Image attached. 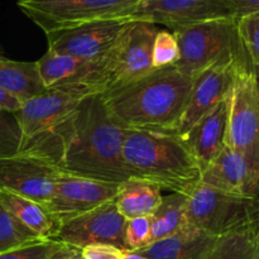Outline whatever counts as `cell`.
<instances>
[{
  "mask_svg": "<svg viewBox=\"0 0 259 259\" xmlns=\"http://www.w3.org/2000/svg\"><path fill=\"white\" fill-rule=\"evenodd\" d=\"M124 133L106 110L101 94H95L56 125L23 139L18 154L76 176L121 184L132 179L123 158Z\"/></svg>",
  "mask_w": 259,
  "mask_h": 259,
  "instance_id": "cell-1",
  "label": "cell"
},
{
  "mask_svg": "<svg viewBox=\"0 0 259 259\" xmlns=\"http://www.w3.org/2000/svg\"><path fill=\"white\" fill-rule=\"evenodd\" d=\"M194 78L176 66L154 68L137 81L101 94L111 118L124 129L176 132Z\"/></svg>",
  "mask_w": 259,
  "mask_h": 259,
  "instance_id": "cell-2",
  "label": "cell"
},
{
  "mask_svg": "<svg viewBox=\"0 0 259 259\" xmlns=\"http://www.w3.org/2000/svg\"><path fill=\"white\" fill-rule=\"evenodd\" d=\"M123 158L132 179H142L174 194L189 195L201 182V169L177 134L125 129Z\"/></svg>",
  "mask_w": 259,
  "mask_h": 259,
  "instance_id": "cell-3",
  "label": "cell"
},
{
  "mask_svg": "<svg viewBox=\"0 0 259 259\" xmlns=\"http://www.w3.org/2000/svg\"><path fill=\"white\" fill-rule=\"evenodd\" d=\"M235 22V18H222L172 30L180 50L175 66L192 78L222 61H238L253 70L240 51Z\"/></svg>",
  "mask_w": 259,
  "mask_h": 259,
  "instance_id": "cell-4",
  "label": "cell"
},
{
  "mask_svg": "<svg viewBox=\"0 0 259 259\" xmlns=\"http://www.w3.org/2000/svg\"><path fill=\"white\" fill-rule=\"evenodd\" d=\"M158 27L148 22H126L110 50L99 61L96 83L101 94L120 88L148 75L152 65V47Z\"/></svg>",
  "mask_w": 259,
  "mask_h": 259,
  "instance_id": "cell-5",
  "label": "cell"
},
{
  "mask_svg": "<svg viewBox=\"0 0 259 259\" xmlns=\"http://www.w3.org/2000/svg\"><path fill=\"white\" fill-rule=\"evenodd\" d=\"M225 144L259 171L258 72L243 63L235 66L227 96Z\"/></svg>",
  "mask_w": 259,
  "mask_h": 259,
  "instance_id": "cell-6",
  "label": "cell"
},
{
  "mask_svg": "<svg viewBox=\"0 0 259 259\" xmlns=\"http://www.w3.org/2000/svg\"><path fill=\"white\" fill-rule=\"evenodd\" d=\"M258 199L233 196L200 182L186 196V222L219 237L259 222Z\"/></svg>",
  "mask_w": 259,
  "mask_h": 259,
  "instance_id": "cell-7",
  "label": "cell"
},
{
  "mask_svg": "<svg viewBox=\"0 0 259 259\" xmlns=\"http://www.w3.org/2000/svg\"><path fill=\"white\" fill-rule=\"evenodd\" d=\"M138 0H18L19 9L45 33L116 19Z\"/></svg>",
  "mask_w": 259,
  "mask_h": 259,
  "instance_id": "cell-8",
  "label": "cell"
},
{
  "mask_svg": "<svg viewBox=\"0 0 259 259\" xmlns=\"http://www.w3.org/2000/svg\"><path fill=\"white\" fill-rule=\"evenodd\" d=\"M95 94L101 93L82 82H66L46 88L45 91L22 103L15 113L23 139L56 125L67 118L83 99Z\"/></svg>",
  "mask_w": 259,
  "mask_h": 259,
  "instance_id": "cell-9",
  "label": "cell"
},
{
  "mask_svg": "<svg viewBox=\"0 0 259 259\" xmlns=\"http://www.w3.org/2000/svg\"><path fill=\"white\" fill-rule=\"evenodd\" d=\"M222 18H233L222 0H138L116 19L162 24L174 30Z\"/></svg>",
  "mask_w": 259,
  "mask_h": 259,
  "instance_id": "cell-10",
  "label": "cell"
},
{
  "mask_svg": "<svg viewBox=\"0 0 259 259\" xmlns=\"http://www.w3.org/2000/svg\"><path fill=\"white\" fill-rule=\"evenodd\" d=\"M125 223L126 219L119 214L114 201H109L82 214L60 220L55 239L77 249L94 244H110L125 252Z\"/></svg>",
  "mask_w": 259,
  "mask_h": 259,
  "instance_id": "cell-11",
  "label": "cell"
},
{
  "mask_svg": "<svg viewBox=\"0 0 259 259\" xmlns=\"http://www.w3.org/2000/svg\"><path fill=\"white\" fill-rule=\"evenodd\" d=\"M125 23L120 19H104L47 32V51L80 60L100 61L114 45Z\"/></svg>",
  "mask_w": 259,
  "mask_h": 259,
  "instance_id": "cell-12",
  "label": "cell"
},
{
  "mask_svg": "<svg viewBox=\"0 0 259 259\" xmlns=\"http://www.w3.org/2000/svg\"><path fill=\"white\" fill-rule=\"evenodd\" d=\"M118 189L119 184L76 176L58 169L55 192L45 207L58 220H62L114 201Z\"/></svg>",
  "mask_w": 259,
  "mask_h": 259,
  "instance_id": "cell-13",
  "label": "cell"
},
{
  "mask_svg": "<svg viewBox=\"0 0 259 259\" xmlns=\"http://www.w3.org/2000/svg\"><path fill=\"white\" fill-rule=\"evenodd\" d=\"M58 169L25 154L0 159V190L14 192L45 206L55 192Z\"/></svg>",
  "mask_w": 259,
  "mask_h": 259,
  "instance_id": "cell-14",
  "label": "cell"
},
{
  "mask_svg": "<svg viewBox=\"0 0 259 259\" xmlns=\"http://www.w3.org/2000/svg\"><path fill=\"white\" fill-rule=\"evenodd\" d=\"M238 61L217 62L194 78L186 105L177 123L176 132L184 137L200 119L223 101L229 91ZM248 67V66H247Z\"/></svg>",
  "mask_w": 259,
  "mask_h": 259,
  "instance_id": "cell-15",
  "label": "cell"
},
{
  "mask_svg": "<svg viewBox=\"0 0 259 259\" xmlns=\"http://www.w3.org/2000/svg\"><path fill=\"white\" fill-rule=\"evenodd\" d=\"M201 184L233 196L258 199L259 171L247 159L224 144L217 158L205 168Z\"/></svg>",
  "mask_w": 259,
  "mask_h": 259,
  "instance_id": "cell-16",
  "label": "cell"
},
{
  "mask_svg": "<svg viewBox=\"0 0 259 259\" xmlns=\"http://www.w3.org/2000/svg\"><path fill=\"white\" fill-rule=\"evenodd\" d=\"M227 100L202 116L184 137H180L196 159L201 172L217 158L225 144Z\"/></svg>",
  "mask_w": 259,
  "mask_h": 259,
  "instance_id": "cell-17",
  "label": "cell"
},
{
  "mask_svg": "<svg viewBox=\"0 0 259 259\" xmlns=\"http://www.w3.org/2000/svg\"><path fill=\"white\" fill-rule=\"evenodd\" d=\"M35 65L45 88L66 82H82L100 91L96 83L99 61L80 60L47 51L39 60L35 61Z\"/></svg>",
  "mask_w": 259,
  "mask_h": 259,
  "instance_id": "cell-18",
  "label": "cell"
},
{
  "mask_svg": "<svg viewBox=\"0 0 259 259\" xmlns=\"http://www.w3.org/2000/svg\"><path fill=\"white\" fill-rule=\"evenodd\" d=\"M0 202L8 212L38 238L55 239L60 220L42 204L5 190H0Z\"/></svg>",
  "mask_w": 259,
  "mask_h": 259,
  "instance_id": "cell-19",
  "label": "cell"
},
{
  "mask_svg": "<svg viewBox=\"0 0 259 259\" xmlns=\"http://www.w3.org/2000/svg\"><path fill=\"white\" fill-rule=\"evenodd\" d=\"M211 238L214 237L186 223L175 234L151 243L136 253L147 259H196Z\"/></svg>",
  "mask_w": 259,
  "mask_h": 259,
  "instance_id": "cell-20",
  "label": "cell"
},
{
  "mask_svg": "<svg viewBox=\"0 0 259 259\" xmlns=\"http://www.w3.org/2000/svg\"><path fill=\"white\" fill-rule=\"evenodd\" d=\"M196 259H259L258 223L211 238Z\"/></svg>",
  "mask_w": 259,
  "mask_h": 259,
  "instance_id": "cell-21",
  "label": "cell"
},
{
  "mask_svg": "<svg viewBox=\"0 0 259 259\" xmlns=\"http://www.w3.org/2000/svg\"><path fill=\"white\" fill-rule=\"evenodd\" d=\"M162 189L142 179H129L119 184L114 199L116 210L126 220L151 217L162 201Z\"/></svg>",
  "mask_w": 259,
  "mask_h": 259,
  "instance_id": "cell-22",
  "label": "cell"
},
{
  "mask_svg": "<svg viewBox=\"0 0 259 259\" xmlns=\"http://www.w3.org/2000/svg\"><path fill=\"white\" fill-rule=\"evenodd\" d=\"M0 88L20 103L46 90L35 62H23L0 56Z\"/></svg>",
  "mask_w": 259,
  "mask_h": 259,
  "instance_id": "cell-23",
  "label": "cell"
},
{
  "mask_svg": "<svg viewBox=\"0 0 259 259\" xmlns=\"http://www.w3.org/2000/svg\"><path fill=\"white\" fill-rule=\"evenodd\" d=\"M186 195L174 194L162 197L151 215V243L175 234L186 224Z\"/></svg>",
  "mask_w": 259,
  "mask_h": 259,
  "instance_id": "cell-24",
  "label": "cell"
},
{
  "mask_svg": "<svg viewBox=\"0 0 259 259\" xmlns=\"http://www.w3.org/2000/svg\"><path fill=\"white\" fill-rule=\"evenodd\" d=\"M238 42L245 62L258 72L259 65V13L237 18Z\"/></svg>",
  "mask_w": 259,
  "mask_h": 259,
  "instance_id": "cell-25",
  "label": "cell"
},
{
  "mask_svg": "<svg viewBox=\"0 0 259 259\" xmlns=\"http://www.w3.org/2000/svg\"><path fill=\"white\" fill-rule=\"evenodd\" d=\"M40 239L20 224L0 202V254Z\"/></svg>",
  "mask_w": 259,
  "mask_h": 259,
  "instance_id": "cell-26",
  "label": "cell"
},
{
  "mask_svg": "<svg viewBox=\"0 0 259 259\" xmlns=\"http://www.w3.org/2000/svg\"><path fill=\"white\" fill-rule=\"evenodd\" d=\"M23 133L15 113L0 109V159L19 153Z\"/></svg>",
  "mask_w": 259,
  "mask_h": 259,
  "instance_id": "cell-27",
  "label": "cell"
},
{
  "mask_svg": "<svg viewBox=\"0 0 259 259\" xmlns=\"http://www.w3.org/2000/svg\"><path fill=\"white\" fill-rule=\"evenodd\" d=\"M65 244L56 239H38L0 254V259H53Z\"/></svg>",
  "mask_w": 259,
  "mask_h": 259,
  "instance_id": "cell-28",
  "label": "cell"
},
{
  "mask_svg": "<svg viewBox=\"0 0 259 259\" xmlns=\"http://www.w3.org/2000/svg\"><path fill=\"white\" fill-rule=\"evenodd\" d=\"M180 58V50L174 33L168 30L157 32L152 47V65L153 68L176 65Z\"/></svg>",
  "mask_w": 259,
  "mask_h": 259,
  "instance_id": "cell-29",
  "label": "cell"
},
{
  "mask_svg": "<svg viewBox=\"0 0 259 259\" xmlns=\"http://www.w3.org/2000/svg\"><path fill=\"white\" fill-rule=\"evenodd\" d=\"M124 244L125 252H136L151 244V217L126 220Z\"/></svg>",
  "mask_w": 259,
  "mask_h": 259,
  "instance_id": "cell-30",
  "label": "cell"
},
{
  "mask_svg": "<svg viewBox=\"0 0 259 259\" xmlns=\"http://www.w3.org/2000/svg\"><path fill=\"white\" fill-rule=\"evenodd\" d=\"M124 250L110 244L88 245L81 249V254L86 259H123Z\"/></svg>",
  "mask_w": 259,
  "mask_h": 259,
  "instance_id": "cell-31",
  "label": "cell"
},
{
  "mask_svg": "<svg viewBox=\"0 0 259 259\" xmlns=\"http://www.w3.org/2000/svg\"><path fill=\"white\" fill-rule=\"evenodd\" d=\"M233 18L259 13V0H222Z\"/></svg>",
  "mask_w": 259,
  "mask_h": 259,
  "instance_id": "cell-32",
  "label": "cell"
},
{
  "mask_svg": "<svg viewBox=\"0 0 259 259\" xmlns=\"http://www.w3.org/2000/svg\"><path fill=\"white\" fill-rule=\"evenodd\" d=\"M20 105H22V103L19 100H17L14 96H12L10 94H8L7 91L0 88V109L2 110L17 113L19 110Z\"/></svg>",
  "mask_w": 259,
  "mask_h": 259,
  "instance_id": "cell-33",
  "label": "cell"
},
{
  "mask_svg": "<svg viewBox=\"0 0 259 259\" xmlns=\"http://www.w3.org/2000/svg\"><path fill=\"white\" fill-rule=\"evenodd\" d=\"M81 253V249H77V248L70 247V245H66L63 247V249L58 253L53 259H76L77 255Z\"/></svg>",
  "mask_w": 259,
  "mask_h": 259,
  "instance_id": "cell-34",
  "label": "cell"
},
{
  "mask_svg": "<svg viewBox=\"0 0 259 259\" xmlns=\"http://www.w3.org/2000/svg\"><path fill=\"white\" fill-rule=\"evenodd\" d=\"M123 259H147V258H144L143 255L138 254V253L136 252H125L124 253Z\"/></svg>",
  "mask_w": 259,
  "mask_h": 259,
  "instance_id": "cell-35",
  "label": "cell"
},
{
  "mask_svg": "<svg viewBox=\"0 0 259 259\" xmlns=\"http://www.w3.org/2000/svg\"><path fill=\"white\" fill-rule=\"evenodd\" d=\"M76 259H86V258L82 257V254H81V253H80V254L77 255V258H76Z\"/></svg>",
  "mask_w": 259,
  "mask_h": 259,
  "instance_id": "cell-36",
  "label": "cell"
}]
</instances>
